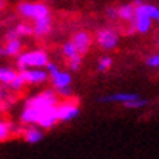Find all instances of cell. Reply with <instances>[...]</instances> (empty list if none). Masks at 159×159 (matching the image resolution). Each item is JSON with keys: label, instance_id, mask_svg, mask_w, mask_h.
Segmentation results:
<instances>
[{"label": "cell", "instance_id": "1", "mask_svg": "<svg viewBox=\"0 0 159 159\" xmlns=\"http://www.w3.org/2000/svg\"><path fill=\"white\" fill-rule=\"evenodd\" d=\"M48 61V54L43 50L26 51L18 56V69L20 72L26 69H44Z\"/></svg>", "mask_w": 159, "mask_h": 159}, {"label": "cell", "instance_id": "2", "mask_svg": "<svg viewBox=\"0 0 159 159\" xmlns=\"http://www.w3.org/2000/svg\"><path fill=\"white\" fill-rule=\"evenodd\" d=\"M45 70L48 73V77L51 79V83H53L56 91L61 89V88H67L72 85V76H70V73L60 70L56 63L48 61L47 66H45Z\"/></svg>", "mask_w": 159, "mask_h": 159}, {"label": "cell", "instance_id": "3", "mask_svg": "<svg viewBox=\"0 0 159 159\" xmlns=\"http://www.w3.org/2000/svg\"><path fill=\"white\" fill-rule=\"evenodd\" d=\"M18 12L25 18L34 20H38L44 16L50 15V9L47 5H44V3H28V2L19 3L18 5Z\"/></svg>", "mask_w": 159, "mask_h": 159}, {"label": "cell", "instance_id": "4", "mask_svg": "<svg viewBox=\"0 0 159 159\" xmlns=\"http://www.w3.org/2000/svg\"><path fill=\"white\" fill-rule=\"evenodd\" d=\"M80 114V110L77 107L76 102L73 101H67V102H63L60 105L56 107V116H57V121H72L75 118H77Z\"/></svg>", "mask_w": 159, "mask_h": 159}, {"label": "cell", "instance_id": "5", "mask_svg": "<svg viewBox=\"0 0 159 159\" xmlns=\"http://www.w3.org/2000/svg\"><path fill=\"white\" fill-rule=\"evenodd\" d=\"M97 43L104 51H110L118 45V35L116 31H112L110 28L99 29L97 34Z\"/></svg>", "mask_w": 159, "mask_h": 159}, {"label": "cell", "instance_id": "6", "mask_svg": "<svg viewBox=\"0 0 159 159\" xmlns=\"http://www.w3.org/2000/svg\"><path fill=\"white\" fill-rule=\"evenodd\" d=\"M25 83H31V85H43L48 80V73L44 69H26L19 72Z\"/></svg>", "mask_w": 159, "mask_h": 159}, {"label": "cell", "instance_id": "7", "mask_svg": "<svg viewBox=\"0 0 159 159\" xmlns=\"http://www.w3.org/2000/svg\"><path fill=\"white\" fill-rule=\"evenodd\" d=\"M70 43L73 44V47L76 48L77 53L80 54V56H83V54H86V51L91 47L92 38L86 31H79V32H76V34L73 35Z\"/></svg>", "mask_w": 159, "mask_h": 159}, {"label": "cell", "instance_id": "8", "mask_svg": "<svg viewBox=\"0 0 159 159\" xmlns=\"http://www.w3.org/2000/svg\"><path fill=\"white\" fill-rule=\"evenodd\" d=\"M131 24L134 26V31L140 32V34H148L152 28V19H149L140 9L136 7L134 12V19L131 20Z\"/></svg>", "mask_w": 159, "mask_h": 159}, {"label": "cell", "instance_id": "9", "mask_svg": "<svg viewBox=\"0 0 159 159\" xmlns=\"http://www.w3.org/2000/svg\"><path fill=\"white\" fill-rule=\"evenodd\" d=\"M51 26H53V19H51V15L48 16H44L41 19L35 20V25L32 26V34L35 37H45L47 34H50V31H51Z\"/></svg>", "mask_w": 159, "mask_h": 159}, {"label": "cell", "instance_id": "10", "mask_svg": "<svg viewBox=\"0 0 159 159\" xmlns=\"http://www.w3.org/2000/svg\"><path fill=\"white\" fill-rule=\"evenodd\" d=\"M139 95L137 93H131V92H117V93H111V95H107V97L99 98L101 102H118V104H127V102H131L137 99Z\"/></svg>", "mask_w": 159, "mask_h": 159}, {"label": "cell", "instance_id": "11", "mask_svg": "<svg viewBox=\"0 0 159 159\" xmlns=\"http://www.w3.org/2000/svg\"><path fill=\"white\" fill-rule=\"evenodd\" d=\"M22 137L28 143H38L44 139V131L38 125H28L26 129L22 130Z\"/></svg>", "mask_w": 159, "mask_h": 159}, {"label": "cell", "instance_id": "12", "mask_svg": "<svg viewBox=\"0 0 159 159\" xmlns=\"http://www.w3.org/2000/svg\"><path fill=\"white\" fill-rule=\"evenodd\" d=\"M134 12H136V6L133 3H127L123 5L117 9V16L123 20H133L134 19Z\"/></svg>", "mask_w": 159, "mask_h": 159}, {"label": "cell", "instance_id": "13", "mask_svg": "<svg viewBox=\"0 0 159 159\" xmlns=\"http://www.w3.org/2000/svg\"><path fill=\"white\" fill-rule=\"evenodd\" d=\"M5 48V54L6 56H19L20 54V48H22V43H20L19 38L16 39H9L6 41V45L3 47Z\"/></svg>", "mask_w": 159, "mask_h": 159}, {"label": "cell", "instance_id": "14", "mask_svg": "<svg viewBox=\"0 0 159 159\" xmlns=\"http://www.w3.org/2000/svg\"><path fill=\"white\" fill-rule=\"evenodd\" d=\"M136 7L142 10V12H143V13H145L149 19H152V20H158L159 19V9H158V6L148 5V3H142V5L136 6Z\"/></svg>", "mask_w": 159, "mask_h": 159}, {"label": "cell", "instance_id": "15", "mask_svg": "<svg viewBox=\"0 0 159 159\" xmlns=\"http://www.w3.org/2000/svg\"><path fill=\"white\" fill-rule=\"evenodd\" d=\"M18 73L15 72L13 69L9 67H0V85L2 86H7L15 77H16Z\"/></svg>", "mask_w": 159, "mask_h": 159}, {"label": "cell", "instance_id": "16", "mask_svg": "<svg viewBox=\"0 0 159 159\" xmlns=\"http://www.w3.org/2000/svg\"><path fill=\"white\" fill-rule=\"evenodd\" d=\"M13 131H15V127L10 123L0 121V140H7Z\"/></svg>", "mask_w": 159, "mask_h": 159}, {"label": "cell", "instance_id": "17", "mask_svg": "<svg viewBox=\"0 0 159 159\" xmlns=\"http://www.w3.org/2000/svg\"><path fill=\"white\" fill-rule=\"evenodd\" d=\"M25 85H26V83L24 82L22 76H20L19 73H18V75H16V77H15L13 80H12V82H10L6 88H7V89H9L10 92H18V91H22Z\"/></svg>", "mask_w": 159, "mask_h": 159}, {"label": "cell", "instance_id": "18", "mask_svg": "<svg viewBox=\"0 0 159 159\" xmlns=\"http://www.w3.org/2000/svg\"><path fill=\"white\" fill-rule=\"evenodd\" d=\"M63 54H64V57H67L69 60H72V58L77 57V56H80V54L76 51V48L73 47V44L70 41L63 44Z\"/></svg>", "mask_w": 159, "mask_h": 159}, {"label": "cell", "instance_id": "19", "mask_svg": "<svg viewBox=\"0 0 159 159\" xmlns=\"http://www.w3.org/2000/svg\"><path fill=\"white\" fill-rule=\"evenodd\" d=\"M111 66H112V58L108 57V56L101 57L99 61H98V70H99V72H107V70H110Z\"/></svg>", "mask_w": 159, "mask_h": 159}, {"label": "cell", "instance_id": "20", "mask_svg": "<svg viewBox=\"0 0 159 159\" xmlns=\"http://www.w3.org/2000/svg\"><path fill=\"white\" fill-rule=\"evenodd\" d=\"M13 31L16 32L18 38H19V37H25V35L32 34V28H31L29 25H26V24H19L16 28L13 29Z\"/></svg>", "mask_w": 159, "mask_h": 159}, {"label": "cell", "instance_id": "21", "mask_svg": "<svg viewBox=\"0 0 159 159\" xmlns=\"http://www.w3.org/2000/svg\"><path fill=\"white\" fill-rule=\"evenodd\" d=\"M149 104V101L148 99H142V98H137V99H134V101L131 102H127V104H124V107H127V108H133V110H137V108H142V107H146Z\"/></svg>", "mask_w": 159, "mask_h": 159}, {"label": "cell", "instance_id": "22", "mask_svg": "<svg viewBox=\"0 0 159 159\" xmlns=\"http://www.w3.org/2000/svg\"><path fill=\"white\" fill-rule=\"evenodd\" d=\"M146 64L149 66V67H152V69H156L159 66V56H158V53L156 54H150L149 57L146 58Z\"/></svg>", "mask_w": 159, "mask_h": 159}, {"label": "cell", "instance_id": "23", "mask_svg": "<svg viewBox=\"0 0 159 159\" xmlns=\"http://www.w3.org/2000/svg\"><path fill=\"white\" fill-rule=\"evenodd\" d=\"M80 66H82V56H77V57L70 60V70L77 72V70L80 69Z\"/></svg>", "mask_w": 159, "mask_h": 159}, {"label": "cell", "instance_id": "24", "mask_svg": "<svg viewBox=\"0 0 159 159\" xmlns=\"http://www.w3.org/2000/svg\"><path fill=\"white\" fill-rule=\"evenodd\" d=\"M56 93H57L58 97H63V98H72L73 91H72V88H70V86H67V88L57 89V91H56Z\"/></svg>", "mask_w": 159, "mask_h": 159}, {"label": "cell", "instance_id": "25", "mask_svg": "<svg viewBox=\"0 0 159 159\" xmlns=\"http://www.w3.org/2000/svg\"><path fill=\"white\" fill-rule=\"evenodd\" d=\"M107 16H108L110 19H112V20L118 19V16H117V9H114V7H110V9H107Z\"/></svg>", "mask_w": 159, "mask_h": 159}, {"label": "cell", "instance_id": "26", "mask_svg": "<svg viewBox=\"0 0 159 159\" xmlns=\"http://www.w3.org/2000/svg\"><path fill=\"white\" fill-rule=\"evenodd\" d=\"M18 38V35H16V32H15L13 29L12 31H9L7 32V35H6V41H9V39H16Z\"/></svg>", "mask_w": 159, "mask_h": 159}, {"label": "cell", "instance_id": "27", "mask_svg": "<svg viewBox=\"0 0 159 159\" xmlns=\"http://www.w3.org/2000/svg\"><path fill=\"white\" fill-rule=\"evenodd\" d=\"M5 6H6V0H0V10L3 9Z\"/></svg>", "mask_w": 159, "mask_h": 159}, {"label": "cell", "instance_id": "28", "mask_svg": "<svg viewBox=\"0 0 159 159\" xmlns=\"http://www.w3.org/2000/svg\"><path fill=\"white\" fill-rule=\"evenodd\" d=\"M3 111H5V104H3V102L0 101V114H2Z\"/></svg>", "mask_w": 159, "mask_h": 159}, {"label": "cell", "instance_id": "29", "mask_svg": "<svg viewBox=\"0 0 159 159\" xmlns=\"http://www.w3.org/2000/svg\"><path fill=\"white\" fill-rule=\"evenodd\" d=\"M0 56H6V54H5V48H3L2 45H0Z\"/></svg>", "mask_w": 159, "mask_h": 159}]
</instances>
